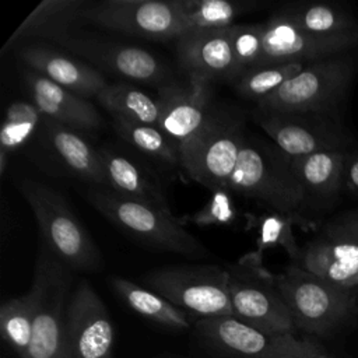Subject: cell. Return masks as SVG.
I'll list each match as a JSON object with an SVG mask.
<instances>
[{
  "label": "cell",
  "mask_w": 358,
  "mask_h": 358,
  "mask_svg": "<svg viewBox=\"0 0 358 358\" xmlns=\"http://www.w3.org/2000/svg\"><path fill=\"white\" fill-rule=\"evenodd\" d=\"M344 178L347 185L358 192V155L350 152L345 159V172Z\"/></svg>",
  "instance_id": "cell-36"
},
{
  "label": "cell",
  "mask_w": 358,
  "mask_h": 358,
  "mask_svg": "<svg viewBox=\"0 0 358 358\" xmlns=\"http://www.w3.org/2000/svg\"><path fill=\"white\" fill-rule=\"evenodd\" d=\"M109 189L137 201L154 206L164 211H171L162 186L148 169L110 148H99Z\"/></svg>",
  "instance_id": "cell-23"
},
{
  "label": "cell",
  "mask_w": 358,
  "mask_h": 358,
  "mask_svg": "<svg viewBox=\"0 0 358 358\" xmlns=\"http://www.w3.org/2000/svg\"><path fill=\"white\" fill-rule=\"evenodd\" d=\"M275 282L296 330L308 334L329 336L358 312L354 289L336 287L296 263L277 274Z\"/></svg>",
  "instance_id": "cell-6"
},
{
  "label": "cell",
  "mask_w": 358,
  "mask_h": 358,
  "mask_svg": "<svg viewBox=\"0 0 358 358\" xmlns=\"http://www.w3.org/2000/svg\"><path fill=\"white\" fill-rule=\"evenodd\" d=\"M115 330L108 309L94 287L83 280L66 312L64 351L69 358H112Z\"/></svg>",
  "instance_id": "cell-14"
},
{
  "label": "cell",
  "mask_w": 358,
  "mask_h": 358,
  "mask_svg": "<svg viewBox=\"0 0 358 358\" xmlns=\"http://www.w3.org/2000/svg\"><path fill=\"white\" fill-rule=\"evenodd\" d=\"M357 67V50L306 63L296 76L259 101L257 112L341 113Z\"/></svg>",
  "instance_id": "cell-2"
},
{
  "label": "cell",
  "mask_w": 358,
  "mask_h": 358,
  "mask_svg": "<svg viewBox=\"0 0 358 358\" xmlns=\"http://www.w3.org/2000/svg\"><path fill=\"white\" fill-rule=\"evenodd\" d=\"M81 21L148 39L185 34L183 0H106L84 7Z\"/></svg>",
  "instance_id": "cell-11"
},
{
  "label": "cell",
  "mask_w": 358,
  "mask_h": 358,
  "mask_svg": "<svg viewBox=\"0 0 358 358\" xmlns=\"http://www.w3.org/2000/svg\"><path fill=\"white\" fill-rule=\"evenodd\" d=\"M316 358H329V357H326V355L323 354V355H319V357H316Z\"/></svg>",
  "instance_id": "cell-37"
},
{
  "label": "cell",
  "mask_w": 358,
  "mask_h": 358,
  "mask_svg": "<svg viewBox=\"0 0 358 358\" xmlns=\"http://www.w3.org/2000/svg\"><path fill=\"white\" fill-rule=\"evenodd\" d=\"M294 27L319 35L358 31V21L343 7L326 3L292 4L275 13Z\"/></svg>",
  "instance_id": "cell-27"
},
{
  "label": "cell",
  "mask_w": 358,
  "mask_h": 358,
  "mask_svg": "<svg viewBox=\"0 0 358 358\" xmlns=\"http://www.w3.org/2000/svg\"><path fill=\"white\" fill-rule=\"evenodd\" d=\"M176 52L189 77L207 83L218 78H236V56L231 27L187 31L176 39Z\"/></svg>",
  "instance_id": "cell-15"
},
{
  "label": "cell",
  "mask_w": 358,
  "mask_h": 358,
  "mask_svg": "<svg viewBox=\"0 0 358 358\" xmlns=\"http://www.w3.org/2000/svg\"><path fill=\"white\" fill-rule=\"evenodd\" d=\"M295 221V215H282L278 213L257 218L255 224L259 229L256 252L263 256L264 249L281 246L288 256L298 263L302 249L298 246L292 232V225Z\"/></svg>",
  "instance_id": "cell-33"
},
{
  "label": "cell",
  "mask_w": 358,
  "mask_h": 358,
  "mask_svg": "<svg viewBox=\"0 0 358 358\" xmlns=\"http://www.w3.org/2000/svg\"><path fill=\"white\" fill-rule=\"evenodd\" d=\"M73 271L45 246L36 259L29 292L34 298V334L27 358H62L64 322Z\"/></svg>",
  "instance_id": "cell-9"
},
{
  "label": "cell",
  "mask_w": 358,
  "mask_h": 358,
  "mask_svg": "<svg viewBox=\"0 0 358 358\" xmlns=\"http://www.w3.org/2000/svg\"><path fill=\"white\" fill-rule=\"evenodd\" d=\"M320 234L358 245V210L334 217L323 227Z\"/></svg>",
  "instance_id": "cell-35"
},
{
  "label": "cell",
  "mask_w": 358,
  "mask_h": 358,
  "mask_svg": "<svg viewBox=\"0 0 358 358\" xmlns=\"http://www.w3.org/2000/svg\"><path fill=\"white\" fill-rule=\"evenodd\" d=\"M231 194L253 199L282 215H295L303 204V192L291 166V157L246 134L236 166L227 183Z\"/></svg>",
  "instance_id": "cell-3"
},
{
  "label": "cell",
  "mask_w": 358,
  "mask_h": 358,
  "mask_svg": "<svg viewBox=\"0 0 358 358\" xmlns=\"http://www.w3.org/2000/svg\"><path fill=\"white\" fill-rule=\"evenodd\" d=\"M95 98L113 119L150 126H158L159 123L161 106L158 98L154 99L130 84H106Z\"/></svg>",
  "instance_id": "cell-25"
},
{
  "label": "cell",
  "mask_w": 358,
  "mask_h": 358,
  "mask_svg": "<svg viewBox=\"0 0 358 358\" xmlns=\"http://www.w3.org/2000/svg\"><path fill=\"white\" fill-rule=\"evenodd\" d=\"M62 358H69V355H67V354H66V352H64V355H63V357H62Z\"/></svg>",
  "instance_id": "cell-38"
},
{
  "label": "cell",
  "mask_w": 358,
  "mask_h": 358,
  "mask_svg": "<svg viewBox=\"0 0 358 358\" xmlns=\"http://www.w3.org/2000/svg\"><path fill=\"white\" fill-rule=\"evenodd\" d=\"M196 330L214 348L234 358H316L324 354L317 341L264 333L234 316L199 319Z\"/></svg>",
  "instance_id": "cell-12"
},
{
  "label": "cell",
  "mask_w": 358,
  "mask_h": 358,
  "mask_svg": "<svg viewBox=\"0 0 358 358\" xmlns=\"http://www.w3.org/2000/svg\"><path fill=\"white\" fill-rule=\"evenodd\" d=\"M20 57L31 70L83 98L96 96L108 84L92 66L49 48L27 46L20 52Z\"/></svg>",
  "instance_id": "cell-21"
},
{
  "label": "cell",
  "mask_w": 358,
  "mask_h": 358,
  "mask_svg": "<svg viewBox=\"0 0 358 358\" xmlns=\"http://www.w3.org/2000/svg\"><path fill=\"white\" fill-rule=\"evenodd\" d=\"M87 3L84 0H43L21 22L4 49L18 39L27 36L50 38L62 43L73 36V27L81 21V13ZM3 49V50H4Z\"/></svg>",
  "instance_id": "cell-24"
},
{
  "label": "cell",
  "mask_w": 358,
  "mask_h": 358,
  "mask_svg": "<svg viewBox=\"0 0 358 358\" xmlns=\"http://www.w3.org/2000/svg\"><path fill=\"white\" fill-rule=\"evenodd\" d=\"M238 210L234 204L232 194L222 189L213 192L208 201L201 207L199 211H196L193 215L179 218L180 224H194L199 227H224L231 225L236 221Z\"/></svg>",
  "instance_id": "cell-34"
},
{
  "label": "cell",
  "mask_w": 358,
  "mask_h": 358,
  "mask_svg": "<svg viewBox=\"0 0 358 358\" xmlns=\"http://www.w3.org/2000/svg\"><path fill=\"white\" fill-rule=\"evenodd\" d=\"M158 127L178 144L192 138L207 122L211 112V83L189 77L185 85H171L161 91Z\"/></svg>",
  "instance_id": "cell-17"
},
{
  "label": "cell",
  "mask_w": 358,
  "mask_h": 358,
  "mask_svg": "<svg viewBox=\"0 0 358 358\" xmlns=\"http://www.w3.org/2000/svg\"><path fill=\"white\" fill-rule=\"evenodd\" d=\"M109 282L116 294L138 315L172 329L185 330L190 327L186 312L152 289H147L123 277H112Z\"/></svg>",
  "instance_id": "cell-26"
},
{
  "label": "cell",
  "mask_w": 358,
  "mask_h": 358,
  "mask_svg": "<svg viewBox=\"0 0 358 358\" xmlns=\"http://www.w3.org/2000/svg\"><path fill=\"white\" fill-rule=\"evenodd\" d=\"M236 78L246 70L284 63H310L358 49V31L319 35L274 14L263 24L232 25Z\"/></svg>",
  "instance_id": "cell-1"
},
{
  "label": "cell",
  "mask_w": 358,
  "mask_h": 358,
  "mask_svg": "<svg viewBox=\"0 0 358 358\" xmlns=\"http://www.w3.org/2000/svg\"><path fill=\"white\" fill-rule=\"evenodd\" d=\"M245 138L242 120L211 112L206 124L180 144V166L190 179L211 192L227 190Z\"/></svg>",
  "instance_id": "cell-10"
},
{
  "label": "cell",
  "mask_w": 358,
  "mask_h": 358,
  "mask_svg": "<svg viewBox=\"0 0 358 358\" xmlns=\"http://www.w3.org/2000/svg\"><path fill=\"white\" fill-rule=\"evenodd\" d=\"M42 113L28 101H14L8 105L0 129V173L4 175L8 155L22 147L42 123Z\"/></svg>",
  "instance_id": "cell-28"
},
{
  "label": "cell",
  "mask_w": 358,
  "mask_h": 358,
  "mask_svg": "<svg viewBox=\"0 0 358 358\" xmlns=\"http://www.w3.org/2000/svg\"><path fill=\"white\" fill-rule=\"evenodd\" d=\"M248 3L228 0H183L185 32L224 29L234 25L235 18L248 13Z\"/></svg>",
  "instance_id": "cell-31"
},
{
  "label": "cell",
  "mask_w": 358,
  "mask_h": 358,
  "mask_svg": "<svg viewBox=\"0 0 358 358\" xmlns=\"http://www.w3.org/2000/svg\"><path fill=\"white\" fill-rule=\"evenodd\" d=\"M62 45L73 53L88 59L92 64L123 78L154 83L165 74L161 62L152 53L137 46L74 35L63 41Z\"/></svg>",
  "instance_id": "cell-16"
},
{
  "label": "cell",
  "mask_w": 358,
  "mask_h": 358,
  "mask_svg": "<svg viewBox=\"0 0 358 358\" xmlns=\"http://www.w3.org/2000/svg\"><path fill=\"white\" fill-rule=\"evenodd\" d=\"M0 330L8 345L21 358H27L34 334V298L29 291L1 305Z\"/></svg>",
  "instance_id": "cell-30"
},
{
  "label": "cell",
  "mask_w": 358,
  "mask_h": 358,
  "mask_svg": "<svg viewBox=\"0 0 358 358\" xmlns=\"http://www.w3.org/2000/svg\"><path fill=\"white\" fill-rule=\"evenodd\" d=\"M18 189L38 221L43 246L56 259L71 271L102 268L99 249L59 192L32 179H21Z\"/></svg>",
  "instance_id": "cell-5"
},
{
  "label": "cell",
  "mask_w": 358,
  "mask_h": 358,
  "mask_svg": "<svg viewBox=\"0 0 358 358\" xmlns=\"http://www.w3.org/2000/svg\"><path fill=\"white\" fill-rule=\"evenodd\" d=\"M257 123L291 158L323 151L352 152L355 144L341 113H259Z\"/></svg>",
  "instance_id": "cell-13"
},
{
  "label": "cell",
  "mask_w": 358,
  "mask_h": 358,
  "mask_svg": "<svg viewBox=\"0 0 358 358\" xmlns=\"http://www.w3.org/2000/svg\"><path fill=\"white\" fill-rule=\"evenodd\" d=\"M350 152L323 151L291 158V166L303 192L302 208L327 210L340 196L345 182V159Z\"/></svg>",
  "instance_id": "cell-19"
},
{
  "label": "cell",
  "mask_w": 358,
  "mask_h": 358,
  "mask_svg": "<svg viewBox=\"0 0 358 358\" xmlns=\"http://www.w3.org/2000/svg\"><path fill=\"white\" fill-rule=\"evenodd\" d=\"M305 66L306 63H284L249 69L236 78V91L259 102L296 76Z\"/></svg>",
  "instance_id": "cell-32"
},
{
  "label": "cell",
  "mask_w": 358,
  "mask_h": 358,
  "mask_svg": "<svg viewBox=\"0 0 358 358\" xmlns=\"http://www.w3.org/2000/svg\"><path fill=\"white\" fill-rule=\"evenodd\" d=\"M42 129L49 147L69 171L95 186L109 189L103 159L98 148L92 147L78 131L46 117L42 119Z\"/></svg>",
  "instance_id": "cell-22"
},
{
  "label": "cell",
  "mask_w": 358,
  "mask_h": 358,
  "mask_svg": "<svg viewBox=\"0 0 358 358\" xmlns=\"http://www.w3.org/2000/svg\"><path fill=\"white\" fill-rule=\"evenodd\" d=\"M299 264L319 278L345 289L358 287V245L323 234L302 248Z\"/></svg>",
  "instance_id": "cell-20"
},
{
  "label": "cell",
  "mask_w": 358,
  "mask_h": 358,
  "mask_svg": "<svg viewBox=\"0 0 358 358\" xmlns=\"http://www.w3.org/2000/svg\"><path fill=\"white\" fill-rule=\"evenodd\" d=\"M229 298L234 317L270 334H295L291 312L281 296L275 275L263 266L256 250L228 267Z\"/></svg>",
  "instance_id": "cell-7"
},
{
  "label": "cell",
  "mask_w": 358,
  "mask_h": 358,
  "mask_svg": "<svg viewBox=\"0 0 358 358\" xmlns=\"http://www.w3.org/2000/svg\"><path fill=\"white\" fill-rule=\"evenodd\" d=\"M113 127L123 140L143 154L164 164L180 165V144L164 133L158 126L113 119Z\"/></svg>",
  "instance_id": "cell-29"
},
{
  "label": "cell",
  "mask_w": 358,
  "mask_h": 358,
  "mask_svg": "<svg viewBox=\"0 0 358 358\" xmlns=\"http://www.w3.org/2000/svg\"><path fill=\"white\" fill-rule=\"evenodd\" d=\"M88 203L126 235L164 252L192 259L208 256V250L171 211L129 199L112 189L91 186L85 190Z\"/></svg>",
  "instance_id": "cell-4"
},
{
  "label": "cell",
  "mask_w": 358,
  "mask_h": 358,
  "mask_svg": "<svg viewBox=\"0 0 358 358\" xmlns=\"http://www.w3.org/2000/svg\"><path fill=\"white\" fill-rule=\"evenodd\" d=\"M154 292L200 319L234 316L229 273L217 264H175L155 268L143 280Z\"/></svg>",
  "instance_id": "cell-8"
},
{
  "label": "cell",
  "mask_w": 358,
  "mask_h": 358,
  "mask_svg": "<svg viewBox=\"0 0 358 358\" xmlns=\"http://www.w3.org/2000/svg\"><path fill=\"white\" fill-rule=\"evenodd\" d=\"M24 78L31 99L43 117L76 131L95 130L102 124L98 110L85 98L57 85L34 70L27 71Z\"/></svg>",
  "instance_id": "cell-18"
}]
</instances>
